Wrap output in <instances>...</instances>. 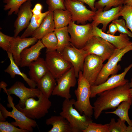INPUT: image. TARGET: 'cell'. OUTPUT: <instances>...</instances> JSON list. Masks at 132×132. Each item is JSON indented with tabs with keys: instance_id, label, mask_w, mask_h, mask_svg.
I'll list each match as a JSON object with an SVG mask.
<instances>
[{
	"instance_id": "obj_11",
	"label": "cell",
	"mask_w": 132,
	"mask_h": 132,
	"mask_svg": "<svg viewBox=\"0 0 132 132\" xmlns=\"http://www.w3.org/2000/svg\"><path fill=\"white\" fill-rule=\"evenodd\" d=\"M7 85L3 82H1L0 88L3 89L4 91L10 95L14 94L20 99L18 104L21 107L24 108L26 100L31 98H38L40 95L41 92L38 88H28L22 82L17 81L11 87L6 88Z\"/></svg>"
},
{
	"instance_id": "obj_28",
	"label": "cell",
	"mask_w": 132,
	"mask_h": 132,
	"mask_svg": "<svg viewBox=\"0 0 132 132\" xmlns=\"http://www.w3.org/2000/svg\"><path fill=\"white\" fill-rule=\"evenodd\" d=\"M132 103V102L123 101L117 107L114 111L106 112V114H113L117 116L119 118L126 122L129 125H132V120H131L129 116V110Z\"/></svg>"
},
{
	"instance_id": "obj_41",
	"label": "cell",
	"mask_w": 132,
	"mask_h": 132,
	"mask_svg": "<svg viewBox=\"0 0 132 132\" xmlns=\"http://www.w3.org/2000/svg\"><path fill=\"white\" fill-rule=\"evenodd\" d=\"M118 31L117 27L115 24L112 22L109 26V30L107 32V33L113 35L115 34Z\"/></svg>"
},
{
	"instance_id": "obj_19",
	"label": "cell",
	"mask_w": 132,
	"mask_h": 132,
	"mask_svg": "<svg viewBox=\"0 0 132 132\" xmlns=\"http://www.w3.org/2000/svg\"><path fill=\"white\" fill-rule=\"evenodd\" d=\"M93 36L100 37L110 43L117 48L122 49L131 45L132 42L130 41L127 34L121 33L118 36L106 33L97 26H93Z\"/></svg>"
},
{
	"instance_id": "obj_2",
	"label": "cell",
	"mask_w": 132,
	"mask_h": 132,
	"mask_svg": "<svg viewBox=\"0 0 132 132\" xmlns=\"http://www.w3.org/2000/svg\"><path fill=\"white\" fill-rule=\"evenodd\" d=\"M76 100L65 99L62 104V110L60 115L69 122L72 132H82L88 124L92 121L91 117L84 114L82 115L73 107Z\"/></svg>"
},
{
	"instance_id": "obj_1",
	"label": "cell",
	"mask_w": 132,
	"mask_h": 132,
	"mask_svg": "<svg viewBox=\"0 0 132 132\" xmlns=\"http://www.w3.org/2000/svg\"><path fill=\"white\" fill-rule=\"evenodd\" d=\"M130 83L105 91L99 94V97L93 104L94 115L97 120L102 112L115 109L122 101L132 102L131 95Z\"/></svg>"
},
{
	"instance_id": "obj_35",
	"label": "cell",
	"mask_w": 132,
	"mask_h": 132,
	"mask_svg": "<svg viewBox=\"0 0 132 132\" xmlns=\"http://www.w3.org/2000/svg\"><path fill=\"white\" fill-rule=\"evenodd\" d=\"M109 123L102 124L93 122H90L82 132H109Z\"/></svg>"
},
{
	"instance_id": "obj_8",
	"label": "cell",
	"mask_w": 132,
	"mask_h": 132,
	"mask_svg": "<svg viewBox=\"0 0 132 132\" xmlns=\"http://www.w3.org/2000/svg\"><path fill=\"white\" fill-rule=\"evenodd\" d=\"M67 27L71 44L77 48H82L93 36L92 23L79 25L71 21Z\"/></svg>"
},
{
	"instance_id": "obj_27",
	"label": "cell",
	"mask_w": 132,
	"mask_h": 132,
	"mask_svg": "<svg viewBox=\"0 0 132 132\" xmlns=\"http://www.w3.org/2000/svg\"><path fill=\"white\" fill-rule=\"evenodd\" d=\"M54 32L58 40L56 50L61 53L66 47L71 45L70 37L69 35L67 27L55 29Z\"/></svg>"
},
{
	"instance_id": "obj_16",
	"label": "cell",
	"mask_w": 132,
	"mask_h": 132,
	"mask_svg": "<svg viewBox=\"0 0 132 132\" xmlns=\"http://www.w3.org/2000/svg\"><path fill=\"white\" fill-rule=\"evenodd\" d=\"M31 1L29 0L20 7L17 17L14 24V36L16 37L19 33L28 26L33 15Z\"/></svg>"
},
{
	"instance_id": "obj_23",
	"label": "cell",
	"mask_w": 132,
	"mask_h": 132,
	"mask_svg": "<svg viewBox=\"0 0 132 132\" xmlns=\"http://www.w3.org/2000/svg\"><path fill=\"white\" fill-rule=\"evenodd\" d=\"M45 123L48 125H51L52 126L48 132H72L69 122L60 115L51 116L46 120Z\"/></svg>"
},
{
	"instance_id": "obj_44",
	"label": "cell",
	"mask_w": 132,
	"mask_h": 132,
	"mask_svg": "<svg viewBox=\"0 0 132 132\" xmlns=\"http://www.w3.org/2000/svg\"><path fill=\"white\" fill-rule=\"evenodd\" d=\"M126 132H132V125H129L127 127Z\"/></svg>"
},
{
	"instance_id": "obj_46",
	"label": "cell",
	"mask_w": 132,
	"mask_h": 132,
	"mask_svg": "<svg viewBox=\"0 0 132 132\" xmlns=\"http://www.w3.org/2000/svg\"><path fill=\"white\" fill-rule=\"evenodd\" d=\"M130 92L131 96L132 97V83H130Z\"/></svg>"
},
{
	"instance_id": "obj_5",
	"label": "cell",
	"mask_w": 132,
	"mask_h": 132,
	"mask_svg": "<svg viewBox=\"0 0 132 132\" xmlns=\"http://www.w3.org/2000/svg\"><path fill=\"white\" fill-rule=\"evenodd\" d=\"M8 96V103L7 106L11 108L12 110L9 111L1 103L0 104V111L6 119L8 117L13 118L15 121L11 123L16 127L27 131L28 132H32L33 128L37 126V123L34 119L27 117L22 112L17 109L13 102V98L10 95L6 93Z\"/></svg>"
},
{
	"instance_id": "obj_9",
	"label": "cell",
	"mask_w": 132,
	"mask_h": 132,
	"mask_svg": "<svg viewBox=\"0 0 132 132\" xmlns=\"http://www.w3.org/2000/svg\"><path fill=\"white\" fill-rule=\"evenodd\" d=\"M45 60L49 72L55 79L61 76L72 66L56 50H46Z\"/></svg>"
},
{
	"instance_id": "obj_29",
	"label": "cell",
	"mask_w": 132,
	"mask_h": 132,
	"mask_svg": "<svg viewBox=\"0 0 132 132\" xmlns=\"http://www.w3.org/2000/svg\"><path fill=\"white\" fill-rule=\"evenodd\" d=\"M48 11L39 15L33 14L29 24L23 33L20 36L21 38L27 37L32 36L35 31L39 27L44 18L49 12Z\"/></svg>"
},
{
	"instance_id": "obj_26",
	"label": "cell",
	"mask_w": 132,
	"mask_h": 132,
	"mask_svg": "<svg viewBox=\"0 0 132 132\" xmlns=\"http://www.w3.org/2000/svg\"><path fill=\"white\" fill-rule=\"evenodd\" d=\"M70 13L67 10L60 9L53 11V19L55 29L68 26L71 21Z\"/></svg>"
},
{
	"instance_id": "obj_42",
	"label": "cell",
	"mask_w": 132,
	"mask_h": 132,
	"mask_svg": "<svg viewBox=\"0 0 132 132\" xmlns=\"http://www.w3.org/2000/svg\"><path fill=\"white\" fill-rule=\"evenodd\" d=\"M33 14L36 15H41L42 13V11L37 10L34 8L32 10Z\"/></svg>"
},
{
	"instance_id": "obj_10",
	"label": "cell",
	"mask_w": 132,
	"mask_h": 132,
	"mask_svg": "<svg viewBox=\"0 0 132 132\" xmlns=\"http://www.w3.org/2000/svg\"><path fill=\"white\" fill-rule=\"evenodd\" d=\"M64 5L66 9L71 14L72 21L76 22L77 24L85 25L88 21H92L96 11L88 9L82 2L66 0Z\"/></svg>"
},
{
	"instance_id": "obj_17",
	"label": "cell",
	"mask_w": 132,
	"mask_h": 132,
	"mask_svg": "<svg viewBox=\"0 0 132 132\" xmlns=\"http://www.w3.org/2000/svg\"><path fill=\"white\" fill-rule=\"evenodd\" d=\"M122 6L113 7L107 11H104L103 9H98L93 18L91 23L92 25L97 26L99 24H102L103 26L101 29L105 32L109 23L118 19L119 14Z\"/></svg>"
},
{
	"instance_id": "obj_38",
	"label": "cell",
	"mask_w": 132,
	"mask_h": 132,
	"mask_svg": "<svg viewBox=\"0 0 132 132\" xmlns=\"http://www.w3.org/2000/svg\"><path fill=\"white\" fill-rule=\"evenodd\" d=\"M112 22L115 24L119 32L121 33L126 34L128 36L132 37V33L128 30L124 19H116L113 21Z\"/></svg>"
},
{
	"instance_id": "obj_30",
	"label": "cell",
	"mask_w": 132,
	"mask_h": 132,
	"mask_svg": "<svg viewBox=\"0 0 132 132\" xmlns=\"http://www.w3.org/2000/svg\"><path fill=\"white\" fill-rule=\"evenodd\" d=\"M29 0H4L3 3L5 4L4 10L5 11L9 10L8 13V16L11 15L13 13L17 14L21 6Z\"/></svg>"
},
{
	"instance_id": "obj_21",
	"label": "cell",
	"mask_w": 132,
	"mask_h": 132,
	"mask_svg": "<svg viewBox=\"0 0 132 132\" xmlns=\"http://www.w3.org/2000/svg\"><path fill=\"white\" fill-rule=\"evenodd\" d=\"M29 67L30 78L36 83L49 72L45 60L40 57L32 63Z\"/></svg>"
},
{
	"instance_id": "obj_36",
	"label": "cell",
	"mask_w": 132,
	"mask_h": 132,
	"mask_svg": "<svg viewBox=\"0 0 132 132\" xmlns=\"http://www.w3.org/2000/svg\"><path fill=\"white\" fill-rule=\"evenodd\" d=\"M0 132H28L26 130L16 127L8 121H0Z\"/></svg>"
},
{
	"instance_id": "obj_7",
	"label": "cell",
	"mask_w": 132,
	"mask_h": 132,
	"mask_svg": "<svg viewBox=\"0 0 132 132\" xmlns=\"http://www.w3.org/2000/svg\"><path fill=\"white\" fill-rule=\"evenodd\" d=\"M82 48L88 55L93 54L99 56L104 62L109 58L116 48L103 38L94 36Z\"/></svg>"
},
{
	"instance_id": "obj_22",
	"label": "cell",
	"mask_w": 132,
	"mask_h": 132,
	"mask_svg": "<svg viewBox=\"0 0 132 132\" xmlns=\"http://www.w3.org/2000/svg\"><path fill=\"white\" fill-rule=\"evenodd\" d=\"M55 29L53 12L49 11L32 36L40 40L46 35L54 32Z\"/></svg>"
},
{
	"instance_id": "obj_4",
	"label": "cell",
	"mask_w": 132,
	"mask_h": 132,
	"mask_svg": "<svg viewBox=\"0 0 132 132\" xmlns=\"http://www.w3.org/2000/svg\"><path fill=\"white\" fill-rule=\"evenodd\" d=\"M37 100L33 98L27 99L25 102L24 108L21 107L18 104L15 106L28 118L33 119H40L48 113L52 104L49 99L41 92Z\"/></svg>"
},
{
	"instance_id": "obj_6",
	"label": "cell",
	"mask_w": 132,
	"mask_h": 132,
	"mask_svg": "<svg viewBox=\"0 0 132 132\" xmlns=\"http://www.w3.org/2000/svg\"><path fill=\"white\" fill-rule=\"evenodd\" d=\"M132 50V45L122 49H116L107 63L104 64L94 85L101 84L106 81L110 76L117 74L121 68L118 63L125 54Z\"/></svg>"
},
{
	"instance_id": "obj_3",
	"label": "cell",
	"mask_w": 132,
	"mask_h": 132,
	"mask_svg": "<svg viewBox=\"0 0 132 132\" xmlns=\"http://www.w3.org/2000/svg\"><path fill=\"white\" fill-rule=\"evenodd\" d=\"M78 78V86L74 91L77 100L74 105L81 114L83 113L91 117L93 114V107L90 101L91 85L83 76L82 71H79Z\"/></svg>"
},
{
	"instance_id": "obj_18",
	"label": "cell",
	"mask_w": 132,
	"mask_h": 132,
	"mask_svg": "<svg viewBox=\"0 0 132 132\" xmlns=\"http://www.w3.org/2000/svg\"><path fill=\"white\" fill-rule=\"evenodd\" d=\"M38 40L33 37L22 38L19 36L16 37L14 36L11 42V47L8 52L12 53L14 61L18 66L20 65V55L22 52L25 48L35 44Z\"/></svg>"
},
{
	"instance_id": "obj_47",
	"label": "cell",
	"mask_w": 132,
	"mask_h": 132,
	"mask_svg": "<svg viewBox=\"0 0 132 132\" xmlns=\"http://www.w3.org/2000/svg\"><path fill=\"white\" fill-rule=\"evenodd\" d=\"M132 78H131V81L130 82V83H132Z\"/></svg>"
},
{
	"instance_id": "obj_43",
	"label": "cell",
	"mask_w": 132,
	"mask_h": 132,
	"mask_svg": "<svg viewBox=\"0 0 132 132\" xmlns=\"http://www.w3.org/2000/svg\"><path fill=\"white\" fill-rule=\"evenodd\" d=\"M124 4H128L132 5V0H123Z\"/></svg>"
},
{
	"instance_id": "obj_45",
	"label": "cell",
	"mask_w": 132,
	"mask_h": 132,
	"mask_svg": "<svg viewBox=\"0 0 132 132\" xmlns=\"http://www.w3.org/2000/svg\"><path fill=\"white\" fill-rule=\"evenodd\" d=\"M0 121H6V118L3 115L1 112L0 111Z\"/></svg>"
},
{
	"instance_id": "obj_40",
	"label": "cell",
	"mask_w": 132,
	"mask_h": 132,
	"mask_svg": "<svg viewBox=\"0 0 132 132\" xmlns=\"http://www.w3.org/2000/svg\"><path fill=\"white\" fill-rule=\"evenodd\" d=\"M73 1H78L86 4L91 9V10L96 11L97 9L95 7V1L96 0H71Z\"/></svg>"
},
{
	"instance_id": "obj_14",
	"label": "cell",
	"mask_w": 132,
	"mask_h": 132,
	"mask_svg": "<svg viewBox=\"0 0 132 132\" xmlns=\"http://www.w3.org/2000/svg\"><path fill=\"white\" fill-rule=\"evenodd\" d=\"M104 61L99 56L90 54L85 59L82 74L91 85L95 82L104 65Z\"/></svg>"
},
{
	"instance_id": "obj_24",
	"label": "cell",
	"mask_w": 132,
	"mask_h": 132,
	"mask_svg": "<svg viewBox=\"0 0 132 132\" xmlns=\"http://www.w3.org/2000/svg\"><path fill=\"white\" fill-rule=\"evenodd\" d=\"M49 72L37 83V87L45 97L49 98L56 85V80Z\"/></svg>"
},
{
	"instance_id": "obj_31",
	"label": "cell",
	"mask_w": 132,
	"mask_h": 132,
	"mask_svg": "<svg viewBox=\"0 0 132 132\" xmlns=\"http://www.w3.org/2000/svg\"><path fill=\"white\" fill-rule=\"evenodd\" d=\"M42 43L48 50H56L58 40L54 32L50 33L44 36L41 40Z\"/></svg>"
},
{
	"instance_id": "obj_33",
	"label": "cell",
	"mask_w": 132,
	"mask_h": 132,
	"mask_svg": "<svg viewBox=\"0 0 132 132\" xmlns=\"http://www.w3.org/2000/svg\"><path fill=\"white\" fill-rule=\"evenodd\" d=\"M124 4L123 0H99L95 4V7L97 9H103L107 11L113 7L122 6Z\"/></svg>"
},
{
	"instance_id": "obj_25",
	"label": "cell",
	"mask_w": 132,
	"mask_h": 132,
	"mask_svg": "<svg viewBox=\"0 0 132 132\" xmlns=\"http://www.w3.org/2000/svg\"><path fill=\"white\" fill-rule=\"evenodd\" d=\"M8 57L10 61V64L4 70V72L9 74L11 77L14 78L16 75L21 76L31 88H34L37 87V83L28 77L27 75L21 72L18 66L15 63L12 53L7 52Z\"/></svg>"
},
{
	"instance_id": "obj_32",
	"label": "cell",
	"mask_w": 132,
	"mask_h": 132,
	"mask_svg": "<svg viewBox=\"0 0 132 132\" xmlns=\"http://www.w3.org/2000/svg\"><path fill=\"white\" fill-rule=\"evenodd\" d=\"M119 16L122 17L123 19L125 21L127 27L132 33V5L124 4L119 12Z\"/></svg>"
},
{
	"instance_id": "obj_20",
	"label": "cell",
	"mask_w": 132,
	"mask_h": 132,
	"mask_svg": "<svg viewBox=\"0 0 132 132\" xmlns=\"http://www.w3.org/2000/svg\"><path fill=\"white\" fill-rule=\"evenodd\" d=\"M45 46L41 40H38L34 44L29 48H26L20 54V66L21 67H29L31 63L39 57L41 50Z\"/></svg>"
},
{
	"instance_id": "obj_12",
	"label": "cell",
	"mask_w": 132,
	"mask_h": 132,
	"mask_svg": "<svg viewBox=\"0 0 132 132\" xmlns=\"http://www.w3.org/2000/svg\"><path fill=\"white\" fill-rule=\"evenodd\" d=\"M132 67V63L126 67L122 73L111 75L106 81L101 84L91 85L90 98H94L97 95L105 91L125 85L129 82L128 80L125 78V77Z\"/></svg>"
},
{
	"instance_id": "obj_15",
	"label": "cell",
	"mask_w": 132,
	"mask_h": 132,
	"mask_svg": "<svg viewBox=\"0 0 132 132\" xmlns=\"http://www.w3.org/2000/svg\"><path fill=\"white\" fill-rule=\"evenodd\" d=\"M61 54L63 58L72 64L78 78L79 71H82L85 59L88 54L82 48H77L71 44L66 47Z\"/></svg>"
},
{
	"instance_id": "obj_39",
	"label": "cell",
	"mask_w": 132,
	"mask_h": 132,
	"mask_svg": "<svg viewBox=\"0 0 132 132\" xmlns=\"http://www.w3.org/2000/svg\"><path fill=\"white\" fill-rule=\"evenodd\" d=\"M14 36H11L6 35L1 32H0V47L7 52L10 48L11 42Z\"/></svg>"
},
{
	"instance_id": "obj_34",
	"label": "cell",
	"mask_w": 132,
	"mask_h": 132,
	"mask_svg": "<svg viewBox=\"0 0 132 132\" xmlns=\"http://www.w3.org/2000/svg\"><path fill=\"white\" fill-rule=\"evenodd\" d=\"M125 122L120 118L116 122L114 118H111L109 123V132H126L127 126L125 124Z\"/></svg>"
},
{
	"instance_id": "obj_13",
	"label": "cell",
	"mask_w": 132,
	"mask_h": 132,
	"mask_svg": "<svg viewBox=\"0 0 132 132\" xmlns=\"http://www.w3.org/2000/svg\"><path fill=\"white\" fill-rule=\"evenodd\" d=\"M74 70L73 66L59 78L56 79L57 84L52 95H57L66 99H70L71 95L70 88L74 87L77 79Z\"/></svg>"
},
{
	"instance_id": "obj_37",
	"label": "cell",
	"mask_w": 132,
	"mask_h": 132,
	"mask_svg": "<svg viewBox=\"0 0 132 132\" xmlns=\"http://www.w3.org/2000/svg\"><path fill=\"white\" fill-rule=\"evenodd\" d=\"M66 0H46L48 6V11H54L56 10L61 9L66 10L64 3Z\"/></svg>"
}]
</instances>
